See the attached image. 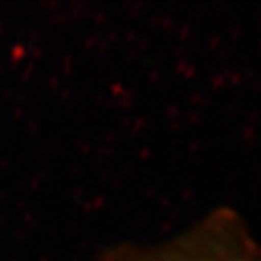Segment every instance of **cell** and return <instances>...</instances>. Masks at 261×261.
Returning <instances> with one entry per match:
<instances>
[{
  "label": "cell",
  "instance_id": "6da1fadb",
  "mask_svg": "<svg viewBox=\"0 0 261 261\" xmlns=\"http://www.w3.org/2000/svg\"><path fill=\"white\" fill-rule=\"evenodd\" d=\"M97 261H261V244L232 209H215L173 237L118 244Z\"/></svg>",
  "mask_w": 261,
  "mask_h": 261
}]
</instances>
